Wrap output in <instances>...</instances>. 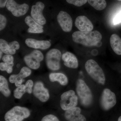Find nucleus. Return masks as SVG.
<instances>
[{"instance_id": "9d476101", "label": "nucleus", "mask_w": 121, "mask_h": 121, "mask_svg": "<svg viewBox=\"0 0 121 121\" xmlns=\"http://www.w3.org/2000/svg\"><path fill=\"white\" fill-rule=\"evenodd\" d=\"M6 7L12 14L16 17H20L26 14L28 11L29 7L27 4H18L14 0H9Z\"/></svg>"}, {"instance_id": "dca6fc26", "label": "nucleus", "mask_w": 121, "mask_h": 121, "mask_svg": "<svg viewBox=\"0 0 121 121\" xmlns=\"http://www.w3.org/2000/svg\"><path fill=\"white\" fill-rule=\"evenodd\" d=\"M62 59L64 64L67 67L72 69H76L78 66V59L73 53L66 52L62 55Z\"/></svg>"}, {"instance_id": "7c9ffc66", "label": "nucleus", "mask_w": 121, "mask_h": 121, "mask_svg": "<svg viewBox=\"0 0 121 121\" xmlns=\"http://www.w3.org/2000/svg\"><path fill=\"white\" fill-rule=\"evenodd\" d=\"M7 19L4 16L0 15V30H4L7 25Z\"/></svg>"}, {"instance_id": "4468645a", "label": "nucleus", "mask_w": 121, "mask_h": 121, "mask_svg": "<svg viewBox=\"0 0 121 121\" xmlns=\"http://www.w3.org/2000/svg\"><path fill=\"white\" fill-rule=\"evenodd\" d=\"M75 25L81 31H91L94 28L92 22L84 16H79L77 17L75 20Z\"/></svg>"}, {"instance_id": "b1692460", "label": "nucleus", "mask_w": 121, "mask_h": 121, "mask_svg": "<svg viewBox=\"0 0 121 121\" xmlns=\"http://www.w3.org/2000/svg\"><path fill=\"white\" fill-rule=\"evenodd\" d=\"M9 53L10 55H13L16 54V51L20 48V44L17 41H12L9 43Z\"/></svg>"}, {"instance_id": "e433bc0d", "label": "nucleus", "mask_w": 121, "mask_h": 121, "mask_svg": "<svg viewBox=\"0 0 121 121\" xmlns=\"http://www.w3.org/2000/svg\"><path fill=\"white\" fill-rule=\"evenodd\" d=\"M3 53V52L1 50H0V59H1V58H2V53Z\"/></svg>"}, {"instance_id": "72a5a7b5", "label": "nucleus", "mask_w": 121, "mask_h": 121, "mask_svg": "<svg viewBox=\"0 0 121 121\" xmlns=\"http://www.w3.org/2000/svg\"><path fill=\"white\" fill-rule=\"evenodd\" d=\"M9 0H0V7L4 8L6 6Z\"/></svg>"}, {"instance_id": "20e7f679", "label": "nucleus", "mask_w": 121, "mask_h": 121, "mask_svg": "<svg viewBox=\"0 0 121 121\" xmlns=\"http://www.w3.org/2000/svg\"><path fill=\"white\" fill-rule=\"evenodd\" d=\"M76 91L81 103L85 107L90 106L93 102V96L90 89L82 79L76 83Z\"/></svg>"}, {"instance_id": "7ed1b4c3", "label": "nucleus", "mask_w": 121, "mask_h": 121, "mask_svg": "<svg viewBox=\"0 0 121 121\" xmlns=\"http://www.w3.org/2000/svg\"><path fill=\"white\" fill-rule=\"evenodd\" d=\"M86 70L90 76L99 84L104 85L105 82V77L101 68L93 59L86 61L85 65Z\"/></svg>"}, {"instance_id": "9b49d317", "label": "nucleus", "mask_w": 121, "mask_h": 121, "mask_svg": "<svg viewBox=\"0 0 121 121\" xmlns=\"http://www.w3.org/2000/svg\"><path fill=\"white\" fill-rule=\"evenodd\" d=\"M44 8L45 5L43 2L38 1L35 5H32L31 10V17L37 23L42 25L45 24L47 22L43 13Z\"/></svg>"}, {"instance_id": "a878e982", "label": "nucleus", "mask_w": 121, "mask_h": 121, "mask_svg": "<svg viewBox=\"0 0 121 121\" xmlns=\"http://www.w3.org/2000/svg\"><path fill=\"white\" fill-rule=\"evenodd\" d=\"M14 64H9L4 62L0 63V70L2 71H5L8 74H10L13 71Z\"/></svg>"}, {"instance_id": "393cba45", "label": "nucleus", "mask_w": 121, "mask_h": 121, "mask_svg": "<svg viewBox=\"0 0 121 121\" xmlns=\"http://www.w3.org/2000/svg\"><path fill=\"white\" fill-rule=\"evenodd\" d=\"M0 49L5 54H9V43L3 39H0Z\"/></svg>"}, {"instance_id": "412c9836", "label": "nucleus", "mask_w": 121, "mask_h": 121, "mask_svg": "<svg viewBox=\"0 0 121 121\" xmlns=\"http://www.w3.org/2000/svg\"><path fill=\"white\" fill-rule=\"evenodd\" d=\"M87 1L91 7L98 11L103 10L106 7L105 0H87Z\"/></svg>"}, {"instance_id": "f03ea898", "label": "nucleus", "mask_w": 121, "mask_h": 121, "mask_svg": "<svg viewBox=\"0 0 121 121\" xmlns=\"http://www.w3.org/2000/svg\"><path fill=\"white\" fill-rule=\"evenodd\" d=\"M31 111L25 107L16 106L6 112L5 121H23L31 116Z\"/></svg>"}, {"instance_id": "f8f14e48", "label": "nucleus", "mask_w": 121, "mask_h": 121, "mask_svg": "<svg viewBox=\"0 0 121 121\" xmlns=\"http://www.w3.org/2000/svg\"><path fill=\"white\" fill-rule=\"evenodd\" d=\"M58 23L64 31L69 32L72 29L73 21L71 16L63 11L60 12L57 17Z\"/></svg>"}, {"instance_id": "a211bd4d", "label": "nucleus", "mask_w": 121, "mask_h": 121, "mask_svg": "<svg viewBox=\"0 0 121 121\" xmlns=\"http://www.w3.org/2000/svg\"><path fill=\"white\" fill-rule=\"evenodd\" d=\"M111 46L115 54L121 55V39L118 35H111L110 39Z\"/></svg>"}, {"instance_id": "58836bf2", "label": "nucleus", "mask_w": 121, "mask_h": 121, "mask_svg": "<svg viewBox=\"0 0 121 121\" xmlns=\"http://www.w3.org/2000/svg\"><path fill=\"white\" fill-rule=\"evenodd\" d=\"M117 0L119 1H121V0Z\"/></svg>"}, {"instance_id": "c9c22d12", "label": "nucleus", "mask_w": 121, "mask_h": 121, "mask_svg": "<svg viewBox=\"0 0 121 121\" xmlns=\"http://www.w3.org/2000/svg\"><path fill=\"white\" fill-rule=\"evenodd\" d=\"M102 44V43L101 41H99L96 45V47H100L101 46Z\"/></svg>"}, {"instance_id": "5701e85b", "label": "nucleus", "mask_w": 121, "mask_h": 121, "mask_svg": "<svg viewBox=\"0 0 121 121\" xmlns=\"http://www.w3.org/2000/svg\"><path fill=\"white\" fill-rule=\"evenodd\" d=\"M26 93L25 84H22L21 86L17 87L13 91V96L16 99H21L23 95Z\"/></svg>"}, {"instance_id": "f3484780", "label": "nucleus", "mask_w": 121, "mask_h": 121, "mask_svg": "<svg viewBox=\"0 0 121 121\" xmlns=\"http://www.w3.org/2000/svg\"><path fill=\"white\" fill-rule=\"evenodd\" d=\"M32 71L30 68L27 67H24L21 69L19 73L10 75L9 78V81L11 83H15L17 81L27 78L30 75Z\"/></svg>"}, {"instance_id": "f704fd0d", "label": "nucleus", "mask_w": 121, "mask_h": 121, "mask_svg": "<svg viewBox=\"0 0 121 121\" xmlns=\"http://www.w3.org/2000/svg\"><path fill=\"white\" fill-rule=\"evenodd\" d=\"M24 81V79L22 80H19V81H17L15 83V86L16 87H18L20 86L23 84V83Z\"/></svg>"}, {"instance_id": "473e14b6", "label": "nucleus", "mask_w": 121, "mask_h": 121, "mask_svg": "<svg viewBox=\"0 0 121 121\" xmlns=\"http://www.w3.org/2000/svg\"><path fill=\"white\" fill-rule=\"evenodd\" d=\"M43 29L31 28H29L28 29L29 33H41L43 32Z\"/></svg>"}, {"instance_id": "2eb2a0df", "label": "nucleus", "mask_w": 121, "mask_h": 121, "mask_svg": "<svg viewBox=\"0 0 121 121\" xmlns=\"http://www.w3.org/2000/svg\"><path fill=\"white\" fill-rule=\"evenodd\" d=\"M25 43L29 47L42 50H47L51 46V43L48 40H39L31 38L26 39Z\"/></svg>"}, {"instance_id": "aec40b11", "label": "nucleus", "mask_w": 121, "mask_h": 121, "mask_svg": "<svg viewBox=\"0 0 121 121\" xmlns=\"http://www.w3.org/2000/svg\"><path fill=\"white\" fill-rule=\"evenodd\" d=\"M0 91L5 97H9L11 95V91L9 87L8 80L2 75H0Z\"/></svg>"}, {"instance_id": "2f4dec72", "label": "nucleus", "mask_w": 121, "mask_h": 121, "mask_svg": "<svg viewBox=\"0 0 121 121\" xmlns=\"http://www.w3.org/2000/svg\"><path fill=\"white\" fill-rule=\"evenodd\" d=\"M114 24H117L121 23V10L117 13L113 20Z\"/></svg>"}, {"instance_id": "4c0bfd02", "label": "nucleus", "mask_w": 121, "mask_h": 121, "mask_svg": "<svg viewBox=\"0 0 121 121\" xmlns=\"http://www.w3.org/2000/svg\"><path fill=\"white\" fill-rule=\"evenodd\" d=\"M118 121H121V116H120V117H119V118H118Z\"/></svg>"}, {"instance_id": "cd10ccee", "label": "nucleus", "mask_w": 121, "mask_h": 121, "mask_svg": "<svg viewBox=\"0 0 121 121\" xmlns=\"http://www.w3.org/2000/svg\"><path fill=\"white\" fill-rule=\"evenodd\" d=\"M66 1L69 4L78 7L82 6L87 2V0H66Z\"/></svg>"}, {"instance_id": "6e6552de", "label": "nucleus", "mask_w": 121, "mask_h": 121, "mask_svg": "<svg viewBox=\"0 0 121 121\" xmlns=\"http://www.w3.org/2000/svg\"><path fill=\"white\" fill-rule=\"evenodd\" d=\"M100 103L104 110H108L112 108L117 103L115 94L110 89L106 88L102 93Z\"/></svg>"}, {"instance_id": "c756f323", "label": "nucleus", "mask_w": 121, "mask_h": 121, "mask_svg": "<svg viewBox=\"0 0 121 121\" xmlns=\"http://www.w3.org/2000/svg\"><path fill=\"white\" fill-rule=\"evenodd\" d=\"M3 62L9 64H14V58L12 55L10 54H5L2 58Z\"/></svg>"}, {"instance_id": "4be33fe9", "label": "nucleus", "mask_w": 121, "mask_h": 121, "mask_svg": "<svg viewBox=\"0 0 121 121\" xmlns=\"http://www.w3.org/2000/svg\"><path fill=\"white\" fill-rule=\"evenodd\" d=\"M26 24L31 28L43 29V25H41L37 23L31 17L28 16L26 17L25 20Z\"/></svg>"}, {"instance_id": "423d86ee", "label": "nucleus", "mask_w": 121, "mask_h": 121, "mask_svg": "<svg viewBox=\"0 0 121 121\" xmlns=\"http://www.w3.org/2000/svg\"><path fill=\"white\" fill-rule=\"evenodd\" d=\"M78 98L72 90L65 91L60 96V105L63 110L66 111L75 107L78 104Z\"/></svg>"}, {"instance_id": "1a4fd4ad", "label": "nucleus", "mask_w": 121, "mask_h": 121, "mask_svg": "<svg viewBox=\"0 0 121 121\" xmlns=\"http://www.w3.org/2000/svg\"><path fill=\"white\" fill-rule=\"evenodd\" d=\"M32 93L35 97L41 102H46L50 99L49 91L44 86L43 82L41 81H37L35 83Z\"/></svg>"}, {"instance_id": "6ab92c4d", "label": "nucleus", "mask_w": 121, "mask_h": 121, "mask_svg": "<svg viewBox=\"0 0 121 121\" xmlns=\"http://www.w3.org/2000/svg\"><path fill=\"white\" fill-rule=\"evenodd\" d=\"M49 79L51 82H58L63 86H66L68 83L67 77L62 73H51L49 75Z\"/></svg>"}, {"instance_id": "c85d7f7f", "label": "nucleus", "mask_w": 121, "mask_h": 121, "mask_svg": "<svg viewBox=\"0 0 121 121\" xmlns=\"http://www.w3.org/2000/svg\"><path fill=\"white\" fill-rule=\"evenodd\" d=\"M25 84L26 87V93L29 94H32L34 85L33 81L31 79H29L26 81Z\"/></svg>"}, {"instance_id": "0eeeda50", "label": "nucleus", "mask_w": 121, "mask_h": 121, "mask_svg": "<svg viewBox=\"0 0 121 121\" xmlns=\"http://www.w3.org/2000/svg\"><path fill=\"white\" fill-rule=\"evenodd\" d=\"M44 59L42 52L38 50H34L30 54L24 57V60L29 68L33 70H37L40 67V62Z\"/></svg>"}, {"instance_id": "ddd939ff", "label": "nucleus", "mask_w": 121, "mask_h": 121, "mask_svg": "<svg viewBox=\"0 0 121 121\" xmlns=\"http://www.w3.org/2000/svg\"><path fill=\"white\" fill-rule=\"evenodd\" d=\"M81 112L80 108L75 107L65 111L64 117L67 121H86V118L80 114Z\"/></svg>"}, {"instance_id": "f257e3e1", "label": "nucleus", "mask_w": 121, "mask_h": 121, "mask_svg": "<svg viewBox=\"0 0 121 121\" xmlns=\"http://www.w3.org/2000/svg\"><path fill=\"white\" fill-rule=\"evenodd\" d=\"M72 37L75 43L88 47L96 46L98 43L101 41L102 39L101 34L98 31H77L73 33Z\"/></svg>"}, {"instance_id": "bb28decb", "label": "nucleus", "mask_w": 121, "mask_h": 121, "mask_svg": "<svg viewBox=\"0 0 121 121\" xmlns=\"http://www.w3.org/2000/svg\"><path fill=\"white\" fill-rule=\"evenodd\" d=\"M40 121H60L56 115L53 113H48L44 115Z\"/></svg>"}, {"instance_id": "39448f33", "label": "nucleus", "mask_w": 121, "mask_h": 121, "mask_svg": "<svg viewBox=\"0 0 121 121\" xmlns=\"http://www.w3.org/2000/svg\"><path fill=\"white\" fill-rule=\"evenodd\" d=\"M62 56L61 52L58 49L53 48L49 50L45 57L46 65L48 69L52 71L59 70Z\"/></svg>"}]
</instances>
